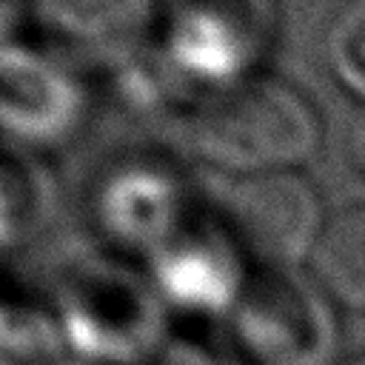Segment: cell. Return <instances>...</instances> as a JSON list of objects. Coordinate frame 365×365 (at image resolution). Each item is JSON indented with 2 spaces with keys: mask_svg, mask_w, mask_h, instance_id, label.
<instances>
[{
  "mask_svg": "<svg viewBox=\"0 0 365 365\" xmlns=\"http://www.w3.org/2000/svg\"><path fill=\"white\" fill-rule=\"evenodd\" d=\"M339 365H365V351H359V354H354V356H345Z\"/></svg>",
  "mask_w": 365,
  "mask_h": 365,
  "instance_id": "obj_10",
  "label": "cell"
},
{
  "mask_svg": "<svg viewBox=\"0 0 365 365\" xmlns=\"http://www.w3.org/2000/svg\"><path fill=\"white\" fill-rule=\"evenodd\" d=\"M222 217L225 237L254 271H305L328 220L322 194L302 171L234 177Z\"/></svg>",
  "mask_w": 365,
  "mask_h": 365,
  "instance_id": "obj_3",
  "label": "cell"
},
{
  "mask_svg": "<svg viewBox=\"0 0 365 365\" xmlns=\"http://www.w3.org/2000/svg\"><path fill=\"white\" fill-rule=\"evenodd\" d=\"M339 314L305 271H254L225 336L245 365H339Z\"/></svg>",
  "mask_w": 365,
  "mask_h": 365,
  "instance_id": "obj_2",
  "label": "cell"
},
{
  "mask_svg": "<svg viewBox=\"0 0 365 365\" xmlns=\"http://www.w3.org/2000/svg\"><path fill=\"white\" fill-rule=\"evenodd\" d=\"M305 274L339 311H365V202L328 214Z\"/></svg>",
  "mask_w": 365,
  "mask_h": 365,
  "instance_id": "obj_6",
  "label": "cell"
},
{
  "mask_svg": "<svg viewBox=\"0 0 365 365\" xmlns=\"http://www.w3.org/2000/svg\"><path fill=\"white\" fill-rule=\"evenodd\" d=\"M345 154H348L351 168L365 180V106H359L356 114L348 123V131H345Z\"/></svg>",
  "mask_w": 365,
  "mask_h": 365,
  "instance_id": "obj_9",
  "label": "cell"
},
{
  "mask_svg": "<svg viewBox=\"0 0 365 365\" xmlns=\"http://www.w3.org/2000/svg\"><path fill=\"white\" fill-rule=\"evenodd\" d=\"M154 0H31L40 34L57 48L111 60L131 51L154 23Z\"/></svg>",
  "mask_w": 365,
  "mask_h": 365,
  "instance_id": "obj_5",
  "label": "cell"
},
{
  "mask_svg": "<svg viewBox=\"0 0 365 365\" xmlns=\"http://www.w3.org/2000/svg\"><path fill=\"white\" fill-rule=\"evenodd\" d=\"M319 48L331 83L365 106V0H348L331 14Z\"/></svg>",
  "mask_w": 365,
  "mask_h": 365,
  "instance_id": "obj_7",
  "label": "cell"
},
{
  "mask_svg": "<svg viewBox=\"0 0 365 365\" xmlns=\"http://www.w3.org/2000/svg\"><path fill=\"white\" fill-rule=\"evenodd\" d=\"M171 51L185 71L214 88L257 74L274 29V0H168L163 9Z\"/></svg>",
  "mask_w": 365,
  "mask_h": 365,
  "instance_id": "obj_4",
  "label": "cell"
},
{
  "mask_svg": "<svg viewBox=\"0 0 365 365\" xmlns=\"http://www.w3.org/2000/svg\"><path fill=\"white\" fill-rule=\"evenodd\" d=\"M191 140L234 177L302 171L322 148V117L302 88L257 71L211 88L191 117Z\"/></svg>",
  "mask_w": 365,
  "mask_h": 365,
  "instance_id": "obj_1",
  "label": "cell"
},
{
  "mask_svg": "<svg viewBox=\"0 0 365 365\" xmlns=\"http://www.w3.org/2000/svg\"><path fill=\"white\" fill-rule=\"evenodd\" d=\"M154 365H245L231 339H205V336H182L174 342H163L157 348Z\"/></svg>",
  "mask_w": 365,
  "mask_h": 365,
  "instance_id": "obj_8",
  "label": "cell"
}]
</instances>
